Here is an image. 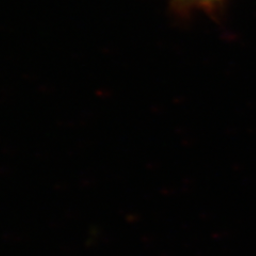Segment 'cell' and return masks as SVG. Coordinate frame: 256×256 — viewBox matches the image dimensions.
<instances>
[{"label":"cell","instance_id":"cell-1","mask_svg":"<svg viewBox=\"0 0 256 256\" xmlns=\"http://www.w3.org/2000/svg\"><path fill=\"white\" fill-rule=\"evenodd\" d=\"M226 0H171L172 6L178 12L188 13L192 11L216 14L222 9Z\"/></svg>","mask_w":256,"mask_h":256}]
</instances>
